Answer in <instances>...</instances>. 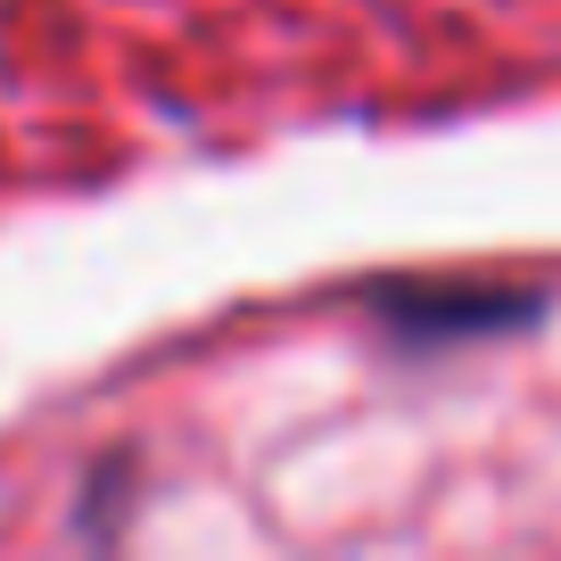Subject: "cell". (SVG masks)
Returning <instances> with one entry per match:
<instances>
[{
    "mask_svg": "<svg viewBox=\"0 0 561 561\" xmlns=\"http://www.w3.org/2000/svg\"><path fill=\"white\" fill-rule=\"evenodd\" d=\"M380 322H397L404 339H479V331H520L537 322V298L528 289H380Z\"/></svg>",
    "mask_w": 561,
    "mask_h": 561,
    "instance_id": "1",
    "label": "cell"
}]
</instances>
